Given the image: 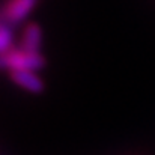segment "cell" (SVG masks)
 Segmentation results:
<instances>
[{
	"label": "cell",
	"mask_w": 155,
	"mask_h": 155,
	"mask_svg": "<svg viewBox=\"0 0 155 155\" xmlns=\"http://www.w3.org/2000/svg\"><path fill=\"white\" fill-rule=\"evenodd\" d=\"M41 39H42V32L38 24L30 23L24 29V36H23V47L21 50L27 53H39L41 47Z\"/></svg>",
	"instance_id": "cell-4"
},
{
	"label": "cell",
	"mask_w": 155,
	"mask_h": 155,
	"mask_svg": "<svg viewBox=\"0 0 155 155\" xmlns=\"http://www.w3.org/2000/svg\"><path fill=\"white\" fill-rule=\"evenodd\" d=\"M38 0H9L5 8H3V17L2 20L12 24H18L21 23L29 12L35 8Z\"/></svg>",
	"instance_id": "cell-2"
},
{
	"label": "cell",
	"mask_w": 155,
	"mask_h": 155,
	"mask_svg": "<svg viewBox=\"0 0 155 155\" xmlns=\"http://www.w3.org/2000/svg\"><path fill=\"white\" fill-rule=\"evenodd\" d=\"M11 80L20 87L33 94H41L44 91L42 80L32 71H11Z\"/></svg>",
	"instance_id": "cell-3"
},
{
	"label": "cell",
	"mask_w": 155,
	"mask_h": 155,
	"mask_svg": "<svg viewBox=\"0 0 155 155\" xmlns=\"http://www.w3.org/2000/svg\"><path fill=\"white\" fill-rule=\"evenodd\" d=\"M45 66V59L39 53L11 50L2 57V68L8 71H39Z\"/></svg>",
	"instance_id": "cell-1"
},
{
	"label": "cell",
	"mask_w": 155,
	"mask_h": 155,
	"mask_svg": "<svg viewBox=\"0 0 155 155\" xmlns=\"http://www.w3.org/2000/svg\"><path fill=\"white\" fill-rule=\"evenodd\" d=\"M12 39H14V35H12V26L6 21L2 20V29H0V47H2V51L3 54L14 48H11V44H12Z\"/></svg>",
	"instance_id": "cell-5"
}]
</instances>
